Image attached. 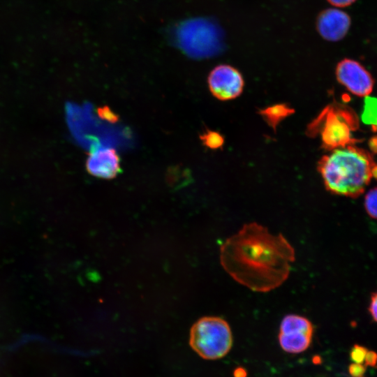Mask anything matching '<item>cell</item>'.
<instances>
[{
	"label": "cell",
	"instance_id": "cell-1",
	"mask_svg": "<svg viewBox=\"0 0 377 377\" xmlns=\"http://www.w3.org/2000/svg\"><path fill=\"white\" fill-rule=\"evenodd\" d=\"M295 259V249L283 235L254 222L244 224L220 247L224 270L239 284L259 293L282 285Z\"/></svg>",
	"mask_w": 377,
	"mask_h": 377
},
{
	"label": "cell",
	"instance_id": "cell-2",
	"mask_svg": "<svg viewBox=\"0 0 377 377\" xmlns=\"http://www.w3.org/2000/svg\"><path fill=\"white\" fill-rule=\"evenodd\" d=\"M318 169L328 191L350 198L360 196L377 175V165L370 155L351 145L324 156Z\"/></svg>",
	"mask_w": 377,
	"mask_h": 377
},
{
	"label": "cell",
	"instance_id": "cell-3",
	"mask_svg": "<svg viewBox=\"0 0 377 377\" xmlns=\"http://www.w3.org/2000/svg\"><path fill=\"white\" fill-rule=\"evenodd\" d=\"M189 343L193 350L204 359L222 358L232 346L230 327L222 318L202 317L191 328Z\"/></svg>",
	"mask_w": 377,
	"mask_h": 377
},
{
	"label": "cell",
	"instance_id": "cell-4",
	"mask_svg": "<svg viewBox=\"0 0 377 377\" xmlns=\"http://www.w3.org/2000/svg\"><path fill=\"white\" fill-rule=\"evenodd\" d=\"M180 47L195 57H207L216 54L221 47V34L212 22L193 19L182 23L177 30Z\"/></svg>",
	"mask_w": 377,
	"mask_h": 377
},
{
	"label": "cell",
	"instance_id": "cell-5",
	"mask_svg": "<svg viewBox=\"0 0 377 377\" xmlns=\"http://www.w3.org/2000/svg\"><path fill=\"white\" fill-rule=\"evenodd\" d=\"M313 334L312 323L306 317L288 314L282 319L279 333L281 348L289 353H300L310 346Z\"/></svg>",
	"mask_w": 377,
	"mask_h": 377
},
{
	"label": "cell",
	"instance_id": "cell-6",
	"mask_svg": "<svg viewBox=\"0 0 377 377\" xmlns=\"http://www.w3.org/2000/svg\"><path fill=\"white\" fill-rule=\"evenodd\" d=\"M322 116L325 117L321 129L323 145L330 149H334L351 145L353 142V119L348 117L344 111L330 109Z\"/></svg>",
	"mask_w": 377,
	"mask_h": 377
},
{
	"label": "cell",
	"instance_id": "cell-7",
	"mask_svg": "<svg viewBox=\"0 0 377 377\" xmlns=\"http://www.w3.org/2000/svg\"><path fill=\"white\" fill-rule=\"evenodd\" d=\"M336 76L340 84L357 96H367L373 90L372 76L355 60L344 59L340 61L336 68Z\"/></svg>",
	"mask_w": 377,
	"mask_h": 377
},
{
	"label": "cell",
	"instance_id": "cell-8",
	"mask_svg": "<svg viewBox=\"0 0 377 377\" xmlns=\"http://www.w3.org/2000/svg\"><path fill=\"white\" fill-rule=\"evenodd\" d=\"M207 81L212 94L221 101L235 98L241 94L244 87L242 74L227 64L216 66L210 72Z\"/></svg>",
	"mask_w": 377,
	"mask_h": 377
},
{
	"label": "cell",
	"instance_id": "cell-9",
	"mask_svg": "<svg viewBox=\"0 0 377 377\" xmlns=\"http://www.w3.org/2000/svg\"><path fill=\"white\" fill-rule=\"evenodd\" d=\"M351 24L350 16L339 8L323 10L317 18L316 27L319 34L329 41H339L347 34Z\"/></svg>",
	"mask_w": 377,
	"mask_h": 377
},
{
	"label": "cell",
	"instance_id": "cell-10",
	"mask_svg": "<svg viewBox=\"0 0 377 377\" xmlns=\"http://www.w3.org/2000/svg\"><path fill=\"white\" fill-rule=\"evenodd\" d=\"M87 172L96 177L110 179L120 172V158L112 148H100L91 151L86 161Z\"/></svg>",
	"mask_w": 377,
	"mask_h": 377
},
{
	"label": "cell",
	"instance_id": "cell-11",
	"mask_svg": "<svg viewBox=\"0 0 377 377\" xmlns=\"http://www.w3.org/2000/svg\"><path fill=\"white\" fill-rule=\"evenodd\" d=\"M362 121L377 128V98L365 96L364 106L362 114Z\"/></svg>",
	"mask_w": 377,
	"mask_h": 377
},
{
	"label": "cell",
	"instance_id": "cell-12",
	"mask_svg": "<svg viewBox=\"0 0 377 377\" xmlns=\"http://www.w3.org/2000/svg\"><path fill=\"white\" fill-rule=\"evenodd\" d=\"M290 109L280 105L267 108L263 112V114L269 123L274 126L282 118L290 114Z\"/></svg>",
	"mask_w": 377,
	"mask_h": 377
},
{
	"label": "cell",
	"instance_id": "cell-13",
	"mask_svg": "<svg viewBox=\"0 0 377 377\" xmlns=\"http://www.w3.org/2000/svg\"><path fill=\"white\" fill-rule=\"evenodd\" d=\"M364 207L367 214L377 219V187L371 188L364 198Z\"/></svg>",
	"mask_w": 377,
	"mask_h": 377
},
{
	"label": "cell",
	"instance_id": "cell-14",
	"mask_svg": "<svg viewBox=\"0 0 377 377\" xmlns=\"http://www.w3.org/2000/svg\"><path fill=\"white\" fill-rule=\"evenodd\" d=\"M203 144L210 149H217L223 144V138L217 132L207 131L200 135Z\"/></svg>",
	"mask_w": 377,
	"mask_h": 377
},
{
	"label": "cell",
	"instance_id": "cell-15",
	"mask_svg": "<svg viewBox=\"0 0 377 377\" xmlns=\"http://www.w3.org/2000/svg\"><path fill=\"white\" fill-rule=\"evenodd\" d=\"M367 348L363 346L355 345L353 348L350 353V357L354 363L362 364L364 361Z\"/></svg>",
	"mask_w": 377,
	"mask_h": 377
},
{
	"label": "cell",
	"instance_id": "cell-16",
	"mask_svg": "<svg viewBox=\"0 0 377 377\" xmlns=\"http://www.w3.org/2000/svg\"><path fill=\"white\" fill-rule=\"evenodd\" d=\"M368 309L372 318L377 323V290L374 292L371 295Z\"/></svg>",
	"mask_w": 377,
	"mask_h": 377
},
{
	"label": "cell",
	"instance_id": "cell-17",
	"mask_svg": "<svg viewBox=\"0 0 377 377\" xmlns=\"http://www.w3.org/2000/svg\"><path fill=\"white\" fill-rule=\"evenodd\" d=\"M98 113L101 118L107 121L115 122L117 120V117L108 107L99 108Z\"/></svg>",
	"mask_w": 377,
	"mask_h": 377
},
{
	"label": "cell",
	"instance_id": "cell-18",
	"mask_svg": "<svg viewBox=\"0 0 377 377\" xmlns=\"http://www.w3.org/2000/svg\"><path fill=\"white\" fill-rule=\"evenodd\" d=\"M365 371V367L361 364L353 363L349 367V372L354 377H362Z\"/></svg>",
	"mask_w": 377,
	"mask_h": 377
},
{
	"label": "cell",
	"instance_id": "cell-19",
	"mask_svg": "<svg viewBox=\"0 0 377 377\" xmlns=\"http://www.w3.org/2000/svg\"><path fill=\"white\" fill-rule=\"evenodd\" d=\"M330 4L338 8L347 7L353 4L356 0H327Z\"/></svg>",
	"mask_w": 377,
	"mask_h": 377
},
{
	"label": "cell",
	"instance_id": "cell-20",
	"mask_svg": "<svg viewBox=\"0 0 377 377\" xmlns=\"http://www.w3.org/2000/svg\"><path fill=\"white\" fill-rule=\"evenodd\" d=\"M364 361L367 365L374 366L377 363V354L374 351H367Z\"/></svg>",
	"mask_w": 377,
	"mask_h": 377
}]
</instances>
